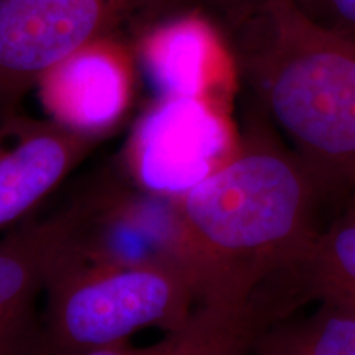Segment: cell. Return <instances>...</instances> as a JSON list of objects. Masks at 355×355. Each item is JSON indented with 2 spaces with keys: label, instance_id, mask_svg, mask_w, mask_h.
<instances>
[{
  "label": "cell",
  "instance_id": "6da1fadb",
  "mask_svg": "<svg viewBox=\"0 0 355 355\" xmlns=\"http://www.w3.org/2000/svg\"><path fill=\"white\" fill-rule=\"evenodd\" d=\"M318 178L296 153L254 139L173 202V255L198 275L202 300L254 301L270 275L301 268Z\"/></svg>",
  "mask_w": 355,
  "mask_h": 355
},
{
  "label": "cell",
  "instance_id": "7a4b0ae2",
  "mask_svg": "<svg viewBox=\"0 0 355 355\" xmlns=\"http://www.w3.org/2000/svg\"><path fill=\"white\" fill-rule=\"evenodd\" d=\"M270 114L319 183H355V40L283 2L235 35Z\"/></svg>",
  "mask_w": 355,
  "mask_h": 355
},
{
  "label": "cell",
  "instance_id": "3957f363",
  "mask_svg": "<svg viewBox=\"0 0 355 355\" xmlns=\"http://www.w3.org/2000/svg\"><path fill=\"white\" fill-rule=\"evenodd\" d=\"M201 301L196 272L178 257L122 259L81 237L44 288L43 355H86L145 327L176 329Z\"/></svg>",
  "mask_w": 355,
  "mask_h": 355
},
{
  "label": "cell",
  "instance_id": "277c9868",
  "mask_svg": "<svg viewBox=\"0 0 355 355\" xmlns=\"http://www.w3.org/2000/svg\"><path fill=\"white\" fill-rule=\"evenodd\" d=\"M97 189L0 237V355H43L42 309L51 273L86 232Z\"/></svg>",
  "mask_w": 355,
  "mask_h": 355
},
{
  "label": "cell",
  "instance_id": "5b68a950",
  "mask_svg": "<svg viewBox=\"0 0 355 355\" xmlns=\"http://www.w3.org/2000/svg\"><path fill=\"white\" fill-rule=\"evenodd\" d=\"M115 13L109 0H0V119L99 38Z\"/></svg>",
  "mask_w": 355,
  "mask_h": 355
},
{
  "label": "cell",
  "instance_id": "8992f818",
  "mask_svg": "<svg viewBox=\"0 0 355 355\" xmlns=\"http://www.w3.org/2000/svg\"><path fill=\"white\" fill-rule=\"evenodd\" d=\"M235 150L227 122L201 97L168 96L141 122L133 168L146 189L178 198L224 165Z\"/></svg>",
  "mask_w": 355,
  "mask_h": 355
},
{
  "label": "cell",
  "instance_id": "52a82bcc",
  "mask_svg": "<svg viewBox=\"0 0 355 355\" xmlns=\"http://www.w3.org/2000/svg\"><path fill=\"white\" fill-rule=\"evenodd\" d=\"M101 133L61 121H0V232L28 219L81 165Z\"/></svg>",
  "mask_w": 355,
  "mask_h": 355
},
{
  "label": "cell",
  "instance_id": "ba28073f",
  "mask_svg": "<svg viewBox=\"0 0 355 355\" xmlns=\"http://www.w3.org/2000/svg\"><path fill=\"white\" fill-rule=\"evenodd\" d=\"M263 337V319L254 301L207 298L189 318L152 345H110L86 355H248Z\"/></svg>",
  "mask_w": 355,
  "mask_h": 355
},
{
  "label": "cell",
  "instance_id": "9c48e42d",
  "mask_svg": "<svg viewBox=\"0 0 355 355\" xmlns=\"http://www.w3.org/2000/svg\"><path fill=\"white\" fill-rule=\"evenodd\" d=\"M260 355H355V314L322 304L313 319L257 345Z\"/></svg>",
  "mask_w": 355,
  "mask_h": 355
},
{
  "label": "cell",
  "instance_id": "30bf717a",
  "mask_svg": "<svg viewBox=\"0 0 355 355\" xmlns=\"http://www.w3.org/2000/svg\"><path fill=\"white\" fill-rule=\"evenodd\" d=\"M135 2L139 7L157 13L186 10L202 13L235 37L248 24L260 19L273 7L293 0H135Z\"/></svg>",
  "mask_w": 355,
  "mask_h": 355
},
{
  "label": "cell",
  "instance_id": "8fae6325",
  "mask_svg": "<svg viewBox=\"0 0 355 355\" xmlns=\"http://www.w3.org/2000/svg\"><path fill=\"white\" fill-rule=\"evenodd\" d=\"M293 3L318 25L354 40L355 0H293Z\"/></svg>",
  "mask_w": 355,
  "mask_h": 355
},
{
  "label": "cell",
  "instance_id": "7c38bea8",
  "mask_svg": "<svg viewBox=\"0 0 355 355\" xmlns=\"http://www.w3.org/2000/svg\"><path fill=\"white\" fill-rule=\"evenodd\" d=\"M3 119H6V117H3ZM0 121H2V119H0Z\"/></svg>",
  "mask_w": 355,
  "mask_h": 355
}]
</instances>
